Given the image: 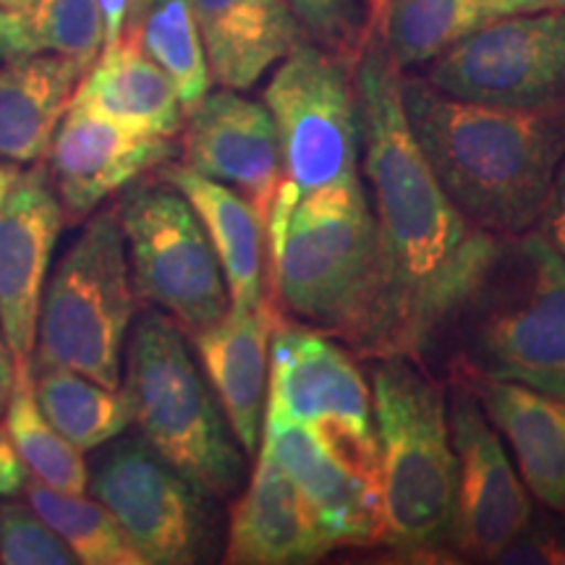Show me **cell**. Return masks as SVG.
<instances>
[{"label":"cell","instance_id":"obj_1","mask_svg":"<svg viewBox=\"0 0 565 565\" xmlns=\"http://www.w3.org/2000/svg\"><path fill=\"white\" fill-rule=\"evenodd\" d=\"M353 89L377 257L343 341L364 359L419 362L482 286L503 236L471 223L443 192L406 121L401 68L383 42L366 38Z\"/></svg>","mask_w":565,"mask_h":565},{"label":"cell","instance_id":"obj_2","mask_svg":"<svg viewBox=\"0 0 565 565\" xmlns=\"http://www.w3.org/2000/svg\"><path fill=\"white\" fill-rule=\"evenodd\" d=\"M401 100L424 160L471 223L494 236L536 228L565 158V97L511 108L401 76Z\"/></svg>","mask_w":565,"mask_h":565},{"label":"cell","instance_id":"obj_3","mask_svg":"<svg viewBox=\"0 0 565 565\" xmlns=\"http://www.w3.org/2000/svg\"><path fill=\"white\" fill-rule=\"evenodd\" d=\"M377 440V545L429 555L450 542L458 461L443 387L416 359H380L372 370Z\"/></svg>","mask_w":565,"mask_h":565},{"label":"cell","instance_id":"obj_4","mask_svg":"<svg viewBox=\"0 0 565 565\" xmlns=\"http://www.w3.org/2000/svg\"><path fill=\"white\" fill-rule=\"evenodd\" d=\"M454 324L463 328L461 374L565 398V254L536 228L503 236Z\"/></svg>","mask_w":565,"mask_h":565},{"label":"cell","instance_id":"obj_5","mask_svg":"<svg viewBox=\"0 0 565 565\" xmlns=\"http://www.w3.org/2000/svg\"><path fill=\"white\" fill-rule=\"evenodd\" d=\"M121 391L141 440L207 498H231L242 487L244 450L173 317L141 315L126 353Z\"/></svg>","mask_w":565,"mask_h":565},{"label":"cell","instance_id":"obj_6","mask_svg":"<svg viewBox=\"0 0 565 565\" xmlns=\"http://www.w3.org/2000/svg\"><path fill=\"white\" fill-rule=\"evenodd\" d=\"M273 296L299 320L341 335L370 294L377 233L362 181L338 183L291 204L275 202L267 221Z\"/></svg>","mask_w":565,"mask_h":565},{"label":"cell","instance_id":"obj_7","mask_svg":"<svg viewBox=\"0 0 565 565\" xmlns=\"http://www.w3.org/2000/svg\"><path fill=\"white\" fill-rule=\"evenodd\" d=\"M134 291L118 210L92 215L42 291L32 366H68L105 387H121Z\"/></svg>","mask_w":565,"mask_h":565},{"label":"cell","instance_id":"obj_8","mask_svg":"<svg viewBox=\"0 0 565 565\" xmlns=\"http://www.w3.org/2000/svg\"><path fill=\"white\" fill-rule=\"evenodd\" d=\"M265 108L278 134L282 168L275 202L291 204L359 181L356 89L341 55L299 42L267 84Z\"/></svg>","mask_w":565,"mask_h":565},{"label":"cell","instance_id":"obj_9","mask_svg":"<svg viewBox=\"0 0 565 565\" xmlns=\"http://www.w3.org/2000/svg\"><path fill=\"white\" fill-rule=\"evenodd\" d=\"M134 291L196 333L228 312L225 278L192 204L168 181L131 189L116 204Z\"/></svg>","mask_w":565,"mask_h":565},{"label":"cell","instance_id":"obj_10","mask_svg":"<svg viewBox=\"0 0 565 565\" xmlns=\"http://www.w3.org/2000/svg\"><path fill=\"white\" fill-rule=\"evenodd\" d=\"M89 490L145 565H189L207 555V494L145 440L113 445L89 477Z\"/></svg>","mask_w":565,"mask_h":565},{"label":"cell","instance_id":"obj_11","mask_svg":"<svg viewBox=\"0 0 565 565\" xmlns=\"http://www.w3.org/2000/svg\"><path fill=\"white\" fill-rule=\"evenodd\" d=\"M259 450L296 484L330 545H377V445H364L333 427H309L265 414Z\"/></svg>","mask_w":565,"mask_h":565},{"label":"cell","instance_id":"obj_12","mask_svg":"<svg viewBox=\"0 0 565 565\" xmlns=\"http://www.w3.org/2000/svg\"><path fill=\"white\" fill-rule=\"evenodd\" d=\"M427 82L445 95L511 108L565 97V11L494 19L435 58Z\"/></svg>","mask_w":565,"mask_h":565},{"label":"cell","instance_id":"obj_13","mask_svg":"<svg viewBox=\"0 0 565 565\" xmlns=\"http://www.w3.org/2000/svg\"><path fill=\"white\" fill-rule=\"evenodd\" d=\"M458 461L450 542L475 561H500L532 526V500L505 454L503 437L469 385L458 383L448 408Z\"/></svg>","mask_w":565,"mask_h":565},{"label":"cell","instance_id":"obj_14","mask_svg":"<svg viewBox=\"0 0 565 565\" xmlns=\"http://www.w3.org/2000/svg\"><path fill=\"white\" fill-rule=\"evenodd\" d=\"M265 414L374 440L372 391L343 345L312 328H282L270 343Z\"/></svg>","mask_w":565,"mask_h":565},{"label":"cell","instance_id":"obj_15","mask_svg":"<svg viewBox=\"0 0 565 565\" xmlns=\"http://www.w3.org/2000/svg\"><path fill=\"white\" fill-rule=\"evenodd\" d=\"M63 221L47 168L13 179L0 204V333L13 359H32L38 317Z\"/></svg>","mask_w":565,"mask_h":565},{"label":"cell","instance_id":"obj_16","mask_svg":"<svg viewBox=\"0 0 565 565\" xmlns=\"http://www.w3.org/2000/svg\"><path fill=\"white\" fill-rule=\"evenodd\" d=\"M173 152L171 137L129 131L71 103L45 158L63 215L84 221L113 194L166 166Z\"/></svg>","mask_w":565,"mask_h":565},{"label":"cell","instance_id":"obj_17","mask_svg":"<svg viewBox=\"0 0 565 565\" xmlns=\"http://www.w3.org/2000/svg\"><path fill=\"white\" fill-rule=\"evenodd\" d=\"M186 118L183 166L236 189L267 225L282 181L270 110L238 89H221L207 92Z\"/></svg>","mask_w":565,"mask_h":565},{"label":"cell","instance_id":"obj_18","mask_svg":"<svg viewBox=\"0 0 565 565\" xmlns=\"http://www.w3.org/2000/svg\"><path fill=\"white\" fill-rule=\"evenodd\" d=\"M278 330L270 301L228 307L221 320L192 333L204 377L244 456H257L270 374V343Z\"/></svg>","mask_w":565,"mask_h":565},{"label":"cell","instance_id":"obj_19","mask_svg":"<svg viewBox=\"0 0 565 565\" xmlns=\"http://www.w3.org/2000/svg\"><path fill=\"white\" fill-rule=\"evenodd\" d=\"M333 550L286 471L265 450H257L252 482L231 511L223 563H315Z\"/></svg>","mask_w":565,"mask_h":565},{"label":"cell","instance_id":"obj_20","mask_svg":"<svg viewBox=\"0 0 565 565\" xmlns=\"http://www.w3.org/2000/svg\"><path fill=\"white\" fill-rule=\"evenodd\" d=\"M461 383L508 443L526 490L565 515V398L477 374H461Z\"/></svg>","mask_w":565,"mask_h":565},{"label":"cell","instance_id":"obj_21","mask_svg":"<svg viewBox=\"0 0 565 565\" xmlns=\"http://www.w3.org/2000/svg\"><path fill=\"white\" fill-rule=\"evenodd\" d=\"M71 103L150 137L173 139L186 116L171 76L141 47L137 26L103 47L76 84Z\"/></svg>","mask_w":565,"mask_h":565},{"label":"cell","instance_id":"obj_22","mask_svg":"<svg viewBox=\"0 0 565 565\" xmlns=\"http://www.w3.org/2000/svg\"><path fill=\"white\" fill-rule=\"evenodd\" d=\"M210 76L249 89L299 45V19L286 0H192Z\"/></svg>","mask_w":565,"mask_h":565},{"label":"cell","instance_id":"obj_23","mask_svg":"<svg viewBox=\"0 0 565 565\" xmlns=\"http://www.w3.org/2000/svg\"><path fill=\"white\" fill-rule=\"evenodd\" d=\"M160 179L179 189L202 221L233 307H259L265 301L267 225L257 207L236 189L212 181L183 162L168 160L160 166Z\"/></svg>","mask_w":565,"mask_h":565},{"label":"cell","instance_id":"obj_24","mask_svg":"<svg viewBox=\"0 0 565 565\" xmlns=\"http://www.w3.org/2000/svg\"><path fill=\"white\" fill-rule=\"evenodd\" d=\"M82 63L53 53L11 55L0 66V160L38 162L66 116Z\"/></svg>","mask_w":565,"mask_h":565},{"label":"cell","instance_id":"obj_25","mask_svg":"<svg viewBox=\"0 0 565 565\" xmlns=\"http://www.w3.org/2000/svg\"><path fill=\"white\" fill-rule=\"evenodd\" d=\"M34 395L47 422L82 454L116 440L131 424L121 387H105L68 366L34 370Z\"/></svg>","mask_w":565,"mask_h":565},{"label":"cell","instance_id":"obj_26","mask_svg":"<svg viewBox=\"0 0 565 565\" xmlns=\"http://www.w3.org/2000/svg\"><path fill=\"white\" fill-rule=\"evenodd\" d=\"M6 435L32 479L61 492H87L89 469L82 450L47 422L38 404L32 359H17L11 398L6 406Z\"/></svg>","mask_w":565,"mask_h":565},{"label":"cell","instance_id":"obj_27","mask_svg":"<svg viewBox=\"0 0 565 565\" xmlns=\"http://www.w3.org/2000/svg\"><path fill=\"white\" fill-rule=\"evenodd\" d=\"M490 21L469 0H391L377 34L395 68L404 71L440 58Z\"/></svg>","mask_w":565,"mask_h":565},{"label":"cell","instance_id":"obj_28","mask_svg":"<svg viewBox=\"0 0 565 565\" xmlns=\"http://www.w3.org/2000/svg\"><path fill=\"white\" fill-rule=\"evenodd\" d=\"M26 500L32 511L66 542L76 563L84 565H145L131 542L100 500H89L74 492L26 479Z\"/></svg>","mask_w":565,"mask_h":565},{"label":"cell","instance_id":"obj_29","mask_svg":"<svg viewBox=\"0 0 565 565\" xmlns=\"http://www.w3.org/2000/svg\"><path fill=\"white\" fill-rule=\"evenodd\" d=\"M137 34L145 53L171 76L181 108L189 116L212 84L192 0H158L137 26Z\"/></svg>","mask_w":565,"mask_h":565},{"label":"cell","instance_id":"obj_30","mask_svg":"<svg viewBox=\"0 0 565 565\" xmlns=\"http://www.w3.org/2000/svg\"><path fill=\"white\" fill-rule=\"evenodd\" d=\"M21 19V55L53 53L89 68L105 47V19L97 0H34Z\"/></svg>","mask_w":565,"mask_h":565},{"label":"cell","instance_id":"obj_31","mask_svg":"<svg viewBox=\"0 0 565 565\" xmlns=\"http://www.w3.org/2000/svg\"><path fill=\"white\" fill-rule=\"evenodd\" d=\"M0 563L3 565H74L76 557L32 505L0 508Z\"/></svg>","mask_w":565,"mask_h":565},{"label":"cell","instance_id":"obj_32","mask_svg":"<svg viewBox=\"0 0 565 565\" xmlns=\"http://www.w3.org/2000/svg\"><path fill=\"white\" fill-rule=\"evenodd\" d=\"M294 17L307 30L320 34L324 40L341 42L349 34V19H345L343 0H286Z\"/></svg>","mask_w":565,"mask_h":565},{"label":"cell","instance_id":"obj_33","mask_svg":"<svg viewBox=\"0 0 565 565\" xmlns=\"http://www.w3.org/2000/svg\"><path fill=\"white\" fill-rule=\"evenodd\" d=\"M500 561L505 563H565V540L555 532H532L526 529Z\"/></svg>","mask_w":565,"mask_h":565},{"label":"cell","instance_id":"obj_34","mask_svg":"<svg viewBox=\"0 0 565 565\" xmlns=\"http://www.w3.org/2000/svg\"><path fill=\"white\" fill-rule=\"evenodd\" d=\"M536 231H540L557 252L565 254V158L555 173L545 210H542L540 221H536Z\"/></svg>","mask_w":565,"mask_h":565},{"label":"cell","instance_id":"obj_35","mask_svg":"<svg viewBox=\"0 0 565 565\" xmlns=\"http://www.w3.org/2000/svg\"><path fill=\"white\" fill-rule=\"evenodd\" d=\"M490 19L524 17V13L565 11V0H469Z\"/></svg>","mask_w":565,"mask_h":565},{"label":"cell","instance_id":"obj_36","mask_svg":"<svg viewBox=\"0 0 565 565\" xmlns=\"http://www.w3.org/2000/svg\"><path fill=\"white\" fill-rule=\"evenodd\" d=\"M26 479L30 475H26L24 463L13 450L6 429H0V498H11V494L24 490Z\"/></svg>","mask_w":565,"mask_h":565},{"label":"cell","instance_id":"obj_37","mask_svg":"<svg viewBox=\"0 0 565 565\" xmlns=\"http://www.w3.org/2000/svg\"><path fill=\"white\" fill-rule=\"evenodd\" d=\"M21 42H24V19H21V11L0 9V58L21 55Z\"/></svg>","mask_w":565,"mask_h":565},{"label":"cell","instance_id":"obj_38","mask_svg":"<svg viewBox=\"0 0 565 565\" xmlns=\"http://www.w3.org/2000/svg\"><path fill=\"white\" fill-rule=\"evenodd\" d=\"M105 19V45L116 42L124 34L126 17H129L131 0H97Z\"/></svg>","mask_w":565,"mask_h":565},{"label":"cell","instance_id":"obj_39","mask_svg":"<svg viewBox=\"0 0 565 565\" xmlns=\"http://www.w3.org/2000/svg\"><path fill=\"white\" fill-rule=\"evenodd\" d=\"M13 370H17V359H13L9 343H6L3 333H0V414H6V406H9Z\"/></svg>","mask_w":565,"mask_h":565},{"label":"cell","instance_id":"obj_40","mask_svg":"<svg viewBox=\"0 0 565 565\" xmlns=\"http://www.w3.org/2000/svg\"><path fill=\"white\" fill-rule=\"evenodd\" d=\"M366 3H370V26H366L364 40L380 32V26H383L385 11H387V6H391V0H366Z\"/></svg>","mask_w":565,"mask_h":565},{"label":"cell","instance_id":"obj_41","mask_svg":"<svg viewBox=\"0 0 565 565\" xmlns=\"http://www.w3.org/2000/svg\"><path fill=\"white\" fill-rule=\"evenodd\" d=\"M17 175H19L17 168H11V166H0V204H3L6 194H9L11 183H13V179H17Z\"/></svg>","mask_w":565,"mask_h":565},{"label":"cell","instance_id":"obj_42","mask_svg":"<svg viewBox=\"0 0 565 565\" xmlns=\"http://www.w3.org/2000/svg\"><path fill=\"white\" fill-rule=\"evenodd\" d=\"M34 0H0V9H9V11H26Z\"/></svg>","mask_w":565,"mask_h":565},{"label":"cell","instance_id":"obj_43","mask_svg":"<svg viewBox=\"0 0 565 565\" xmlns=\"http://www.w3.org/2000/svg\"><path fill=\"white\" fill-rule=\"evenodd\" d=\"M150 3H152V0H131V9L134 11H145Z\"/></svg>","mask_w":565,"mask_h":565}]
</instances>
